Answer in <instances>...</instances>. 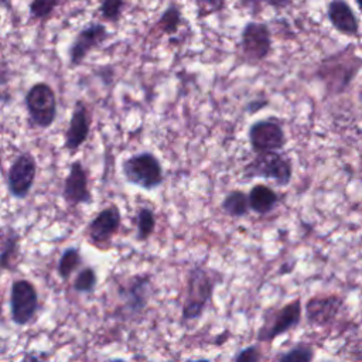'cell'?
<instances>
[{
	"mask_svg": "<svg viewBox=\"0 0 362 362\" xmlns=\"http://www.w3.org/2000/svg\"><path fill=\"white\" fill-rule=\"evenodd\" d=\"M358 1V4H359V7L362 8V0H356Z\"/></svg>",
	"mask_w": 362,
	"mask_h": 362,
	"instance_id": "obj_33",
	"label": "cell"
},
{
	"mask_svg": "<svg viewBox=\"0 0 362 362\" xmlns=\"http://www.w3.org/2000/svg\"><path fill=\"white\" fill-rule=\"evenodd\" d=\"M249 206L257 215H267L279 205L277 192L267 184H255L247 192Z\"/></svg>",
	"mask_w": 362,
	"mask_h": 362,
	"instance_id": "obj_18",
	"label": "cell"
},
{
	"mask_svg": "<svg viewBox=\"0 0 362 362\" xmlns=\"http://www.w3.org/2000/svg\"><path fill=\"white\" fill-rule=\"evenodd\" d=\"M11 82V68L10 65L0 58V103L10 99L8 86Z\"/></svg>",
	"mask_w": 362,
	"mask_h": 362,
	"instance_id": "obj_28",
	"label": "cell"
},
{
	"mask_svg": "<svg viewBox=\"0 0 362 362\" xmlns=\"http://www.w3.org/2000/svg\"><path fill=\"white\" fill-rule=\"evenodd\" d=\"M10 3V0H0V6H7Z\"/></svg>",
	"mask_w": 362,
	"mask_h": 362,
	"instance_id": "obj_32",
	"label": "cell"
},
{
	"mask_svg": "<svg viewBox=\"0 0 362 362\" xmlns=\"http://www.w3.org/2000/svg\"><path fill=\"white\" fill-rule=\"evenodd\" d=\"M96 283H98L96 270L92 266H85L76 273L72 287L79 294H90L93 293Z\"/></svg>",
	"mask_w": 362,
	"mask_h": 362,
	"instance_id": "obj_23",
	"label": "cell"
},
{
	"mask_svg": "<svg viewBox=\"0 0 362 362\" xmlns=\"http://www.w3.org/2000/svg\"><path fill=\"white\" fill-rule=\"evenodd\" d=\"M180 16H178V11L175 10V8H170V10H167L164 14H163V17H161V20H160V25L163 27V30L165 31V33H173V31H175L177 30V25H178V18Z\"/></svg>",
	"mask_w": 362,
	"mask_h": 362,
	"instance_id": "obj_29",
	"label": "cell"
},
{
	"mask_svg": "<svg viewBox=\"0 0 362 362\" xmlns=\"http://www.w3.org/2000/svg\"><path fill=\"white\" fill-rule=\"evenodd\" d=\"M156 230V214L148 206H141L136 212V240H147Z\"/></svg>",
	"mask_w": 362,
	"mask_h": 362,
	"instance_id": "obj_22",
	"label": "cell"
},
{
	"mask_svg": "<svg viewBox=\"0 0 362 362\" xmlns=\"http://www.w3.org/2000/svg\"><path fill=\"white\" fill-rule=\"evenodd\" d=\"M344 303V297L337 294L313 296L304 304L305 320L314 327H329L341 314Z\"/></svg>",
	"mask_w": 362,
	"mask_h": 362,
	"instance_id": "obj_12",
	"label": "cell"
},
{
	"mask_svg": "<svg viewBox=\"0 0 362 362\" xmlns=\"http://www.w3.org/2000/svg\"><path fill=\"white\" fill-rule=\"evenodd\" d=\"M218 280L202 266H195L188 272L185 297L181 307L184 321H195L202 317L212 300Z\"/></svg>",
	"mask_w": 362,
	"mask_h": 362,
	"instance_id": "obj_1",
	"label": "cell"
},
{
	"mask_svg": "<svg viewBox=\"0 0 362 362\" xmlns=\"http://www.w3.org/2000/svg\"><path fill=\"white\" fill-rule=\"evenodd\" d=\"M247 140L253 153L279 151L286 146L287 137L281 122L276 117L255 120L247 130Z\"/></svg>",
	"mask_w": 362,
	"mask_h": 362,
	"instance_id": "obj_8",
	"label": "cell"
},
{
	"mask_svg": "<svg viewBox=\"0 0 362 362\" xmlns=\"http://www.w3.org/2000/svg\"><path fill=\"white\" fill-rule=\"evenodd\" d=\"M38 311V293L27 279H16L10 287V318L18 325L30 324Z\"/></svg>",
	"mask_w": 362,
	"mask_h": 362,
	"instance_id": "obj_7",
	"label": "cell"
},
{
	"mask_svg": "<svg viewBox=\"0 0 362 362\" xmlns=\"http://www.w3.org/2000/svg\"><path fill=\"white\" fill-rule=\"evenodd\" d=\"M28 123L35 129H48L57 119V95L45 82H35L24 98Z\"/></svg>",
	"mask_w": 362,
	"mask_h": 362,
	"instance_id": "obj_6",
	"label": "cell"
},
{
	"mask_svg": "<svg viewBox=\"0 0 362 362\" xmlns=\"http://www.w3.org/2000/svg\"><path fill=\"white\" fill-rule=\"evenodd\" d=\"M198 3V7H199V13L201 14H208V13H212L215 10H218L223 0H197Z\"/></svg>",
	"mask_w": 362,
	"mask_h": 362,
	"instance_id": "obj_30",
	"label": "cell"
},
{
	"mask_svg": "<svg viewBox=\"0 0 362 362\" xmlns=\"http://www.w3.org/2000/svg\"><path fill=\"white\" fill-rule=\"evenodd\" d=\"M62 198L66 205L78 206L92 202L88 173L79 160L71 163L62 185Z\"/></svg>",
	"mask_w": 362,
	"mask_h": 362,
	"instance_id": "obj_13",
	"label": "cell"
},
{
	"mask_svg": "<svg viewBox=\"0 0 362 362\" xmlns=\"http://www.w3.org/2000/svg\"><path fill=\"white\" fill-rule=\"evenodd\" d=\"M123 4H124L123 0H102L100 6H99L100 17L105 21L116 23L122 16Z\"/></svg>",
	"mask_w": 362,
	"mask_h": 362,
	"instance_id": "obj_26",
	"label": "cell"
},
{
	"mask_svg": "<svg viewBox=\"0 0 362 362\" xmlns=\"http://www.w3.org/2000/svg\"><path fill=\"white\" fill-rule=\"evenodd\" d=\"M90 133V116L88 106L82 99H78L74 105L71 119L64 136V148L69 153H76L82 144L88 140Z\"/></svg>",
	"mask_w": 362,
	"mask_h": 362,
	"instance_id": "obj_16",
	"label": "cell"
},
{
	"mask_svg": "<svg viewBox=\"0 0 362 362\" xmlns=\"http://www.w3.org/2000/svg\"><path fill=\"white\" fill-rule=\"evenodd\" d=\"M151 281L147 274H137L130 277L126 284L119 288V297L122 298L126 315H140L150 300Z\"/></svg>",
	"mask_w": 362,
	"mask_h": 362,
	"instance_id": "obj_14",
	"label": "cell"
},
{
	"mask_svg": "<svg viewBox=\"0 0 362 362\" xmlns=\"http://www.w3.org/2000/svg\"><path fill=\"white\" fill-rule=\"evenodd\" d=\"M242 175L246 181L253 178L272 180L277 187H287L293 178V165L290 158L279 151H263L245 164Z\"/></svg>",
	"mask_w": 362,
	"mask_h": 362,
	"instance_id": "obj_4",
	"label": "cell"
},
{
	"mask_svg": "<svg viewBox=\"0 0 362 362\" xmlns=\"http://www.w3.org/2000/svg\"><path fill=\"white\" fill-rule=\"evenodd\" d=\"M303 315V301L300 297L283 304L281 307H270L263 313L262 324L256 332V341L263 344L273 342L277 337L294 329Z\"/></svg>",
	"mask_w": 362,
	"mask_h": 362,
	"instance_id": "obj_2",
	"label": "cell"
},
{
	"mask_svg": "<svg viewBox=\"0 0 362 362\" xmlns=\"http://www.w3.org/2000/svg\"><path fill=\"white\" fill-rule=\"evenodd\" d=\"M314 358H315L314 348L304 342L296 344L290 349H287L283 354H279L276 356V359L281 361V362H310Z\"/></svg>",
	"mask_w": 362,
	"mask_h": 362,
	"instance_id": "obj_24",
	"label": "cell"
},
{
	"mask_svg": "<svg viewBox=\"0 0 362 362\" xmlns=\"http://www.w3.org/2000/svg\"><path fill=\"white\" fill-rule=\"evenodd\" d=\"M21 235L13 226L0 230V270H11L18 262Z\"/></svg>",
	"mask_w": 362,
	"mask_h": 362,
	"instance_id": "obj_17",
	"label": "cell"
},
{
	"mask_svg": "<svg viewBox=\"0 0 362 362\" xmlns=\"http://www.w3.org/2000/svg\"><path fill=\"white\" fill-rule=\"evenodd\" d=\"M122 174L126 182L146 191L158 188L164 181L163 165L150 151H140L122 161Z\"/></svg>",
	"mask_w": 362,
	"mask_h": 362,
	"instance_id": "obj_3",
	"label": "cell"
},
{
	"mask_svg": "<svg viewBox=\"0 0 362 362\" xmlns=\"http://www.w3.org/2000/svg\"><path fill=\"white\" fill-rule=\"evenodd\" d=\"M246 4H252V3H259V1H266L272 6H286L288 3V0H242Z\"/></svg>",
	"mask_w": 362,
	"mask_h": 362,
	"instance_id": "obj_31",
	"label": "cell"
},
{
	"mask_svg": "<svg viewBox=\"0 0 362 362\" xmlns=\"http://www.w3.org/2000/svg\"><path fill=\"white\" fill-rule=\"evenodd\" d=\"M240 47L246 62L257 64L263 61L269 55L272 47L269 28L257 23L247 24L242 33Z\"/></svg>",
	"mask_w": 362,
	"mask_h": 362,
	"instance_id": "obj_15",
	"label": "cell"
},
{
	"mask_svg": "<svg viewBox=\"0 0 362 362\" xmlns=\"http://www.w3.org/2000/svg\"><path fill=\"white\" fill-rule=\"evenodd\" d=\"M81 264H82V256L79 249L75 246L66 247L58 260L57 273L64 281H66L74 274V272L78 270Z\"/></svg>",
	"mask_w": 362,
	"mask_h": 362,
	"instance_id": "obj_21",
	"label": "cell"
},
{
	"mask_svg": "<svg viewBox=\"0 0 362 362\" xmlns=\"http://www.w3.org/2000/svg\"><path fill=\"white\" fill-rule=\"evenodd\" d=\"M232 359L235 362H259L263 359V354L260 346L257 344H253L245 346L243 349H239Z\"/></svg>",
	"mask_w": 362,
	"mask_h": 362,
	"instance_id": "obj_27",
	"label": "cell"
},
{
	"mask_svg": "<svg viewBox=\"0 0 362 362\" xmlns=\"http://www.w3.org/2000/svg\"><path fill=\"white\" fill-rule=\"evenodd\" d=\"M328 14H329L331 23L338 31L348 35H355L358 33V23L346 3L341 0L332 1L329 4Z\"/></svg>",
	"mask_w": 362,
	"mask_h": 362,
	"instance_id": "obj_19",
	"label": "cell"
},
{
	"mask_svg": "<svg viewBox=\"0 0 362 362\" xmlns=\"http://www.w3.org/2000/svg\"><path fill=\"white\" fill-rule=\"evenodd\" d=\"M107 37H109V33L105 24L98 21H90L85 24L74 37L68 48L69 66L75 68L81 65L85 61V58L89 55V52L99 48L107 40Z\"/></svg>",
	"mask_w": 362,
	"mask_h": 362,
	"instance_id": "obj_10",
	"label": "cell"
},
{
	"mask_svg": "<svg viewBox=\"0 0 362 362\" xmlns=\"http://www.w3.org/2000/svg\"><path fill=\"white\" fill-rule=\"evenodd\" d=\"M122 225V214L117 205L112 204L96 214V216L86 226V239L98 249H105L110 245L113 236L119 232Z\"/></svg>",
	"mask_w": 362,
	"mask_h": 362,
	"instance_id": "obj_11",
	"label": "cell"
},
{
	"mask_svg": "<svg viewBox=\"0 0 362 362\" xmlns=\"http://www.w3.org/2000/svg\"><path fill=\"white\" fill-rule=\"evenodd\" d=\"M362 59L355 55H346V52L332 55L325 59L318 68V78L324 82L325 90L329 95H341L351 85L352 79L361 69Z\"/></svg>",
	"mask_w": 362,
	"mask_h": 362,
	"instance_id": "obj_5",
	"label": "cell"
},
{
	"mask_svg": "<svg viewBox=\"0 0 362 362\" xmlns=\"http://www.w3.org/2000/svg\"><path fill=\"white\" fill-rule=\"evenodd\" d=\"M62 0H31L28 4L30 18L34 21H45L57 10Z\"/></svg>",
	"mask_w": 362,
	"mask_h": 362,
	"instance_id": "obj_25",
	"label": "cell"
},
{
	"mask_svg": "<svg viewBox=\"0 0 362 362\" xmlns=\"http://www.w3.org/2000/svg\"><path fill=\"white\" fill-rule=\"evenodd\" d=\"M37 161L28 151L20 153L10 164L7 173V189L8 194L16 199H24L35 181Z\"/></svg>",
	"mask_w": 362,
	"mask_h": 362,
	"instance_id": "obj_9",
	"label": "cell"
},
{
	"mask_svg": "<svg viewBox=\"0 0 362 362\" xmlns=\"http://www.w3.org/2000/svg\"><path fill=\"white\" fill-rule=\"evenodd\" d=\"M221 209L225 215H228L230 218L239 219V218L246 216L250 211L247 194L242 189L229 191L221 202Z\"/></svg>",
	"mask_w": 362,
	"mask_h": 362,
	"instance_id": "obj_20",
	"label": "cell"
}]
</instances>
